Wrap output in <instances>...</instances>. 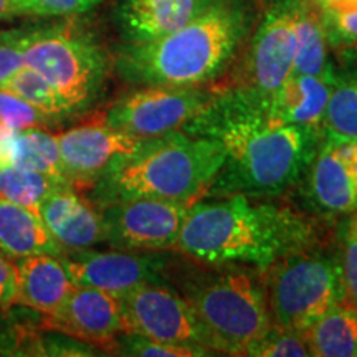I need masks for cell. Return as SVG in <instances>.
I'll return each instance as SVG.
<instances>
[{
	"label": "cell",
	"instance_id": "1",
	"mask_svg": "<svg viewBox=\"0 0 357 357\" xmlns=\"http://www.w3.org/2000/svg\"><path fill=\"white\" fill-rule=\"evenodd\" d=\"M220 142L225 160L207 195H275L307 171L323 132L275 121L255 93L213 98L189 124Z\"/></svg>",
	"mask_w": 357,
	"mask_h": 357
},
{
	"label": "cell",
	"instance_id": "2",
	"mask_svg": "<svg viewBox=\"0 0 357 357\" xmlns=\"http://www.w3.org/2000/svg\"><path fill=\"white\" fill-rule=\"evenodd\" d=\"M310 238V225L288 207L231 194L192 205L174 248L200 263L263 271L278 258L306 248Z\"/></svg>",
	"mask_w": 357,
	"mask_h": 357
},
{
	"label": "cell",
	"instance_id": "3",
	"mask_svg": "<svg viewBox=\"0 0 357 357\" xmlns=\"http://www.w3.org/2000/svg\"><path fill=\"white\" fill-rule=\"evenodd\" d=\"M223 160V147L213 137L174 131L114 160L101 174L100 195L106 204L147 197L194 205L208 194Z\"/></svg>",
	"mask_w": 357,
	"mask_h": 357
},
{
	"label": "cell",
	"instance_id": "4",
	"mask_svg": "<svg viewBox=\"0 0 357 357\" xmlns=\"http://www.w3.org/2000/svg\"><path fill=\"white\" fill-rule=\"evenodd\" d=\"M243 32V13L217 2L176 32L132 42L121 58V70L142 84L197 88L229 63Z\"/></svg>",
	"mask_w": 357,
	"mask_h": 357
},
{
	"label": "cell",
	"instance_id": "5",
	"mask_svg": "<svg viewBox=\"0 0 357 357\" xmlns=\"http://www.w3.org/2000/svg\"><path fill=\"white\" fill-rule=\"evenodd\" d=\"M257 270L231 265L229 270L189 280L182 288L211 351L250 356L271 329L263 273H255Z\"/></svg>",
	"mask_w": 357,
	"mask_h": 357
},
{
	"label": "cell",
	"instance_id": "6",
	"mask_svg": "<svg viewBox=\"0 0 357 357\" xmlns=\"http://www.w3.org/2000/svg\"><path fill=\"white\" fill-rule=\"evenodd\" d=\"M263 271L273 328L305 334L334 305L344 301L339 260L323 252L298 250Z\"/></svg>",
	"mask_w": 357,
	"mask_h": 357
},
{
	"label": "cell",
	"instance_id": "7",
	"mask_svg": "<svg viewBox=\"0 0 357 357\" xmlns=\"http://www.w3.org/2000/svg\"><path fill=\"white\" fill-rule=\"evenodd\" d=\"M24 63L52 84L70 111L91 100L106 70L100 48L70 26L30 30Z\"/></svg>",
	"mask_w": 357,
	"mask_h": 357
},
{
	"label": "cell",
	"instance_id": "8",
	"mask_svg": "<svg viewBox=\"0 0 357 357\" xmlns=\"http://www.w3.org/2000/svg\"><path fill=\"white\" fill-rule=\"evenodd\" d=\"M212 100L199 88L146 84L116 101L106 111L105 123L136 139H154L189 126Z\"/></svg>",
	"mask_w": 357,
	"mask_h": 357
},
{
	"label": "cell",
	"instance_id": "9",
	"mask_svg": "<svg viewBox=\"0 0 357 357\" xmlns=\"http://www.w3.org/2000/svg\"><path fill=\"white\" fill-rule=\"evenodd\" d=\"M192 205L160 199H126L106 204L101 212L106 242L132 252L174 248Z\"/></svg>",
	"mask_w": 357,
	"mask_h": 357
},
{
	"label": "cell",
	"instance_id": "10",
	"mask_svg": "<svg viewBox=\"0 0 357 357\" xmlns=\"http://www.w3.org/2000/svg\"><path fill=\"white\" fill-rule=\"evenodd\" d=\"M123 333L174 344L205 346L202 329L182 294L162 283H144L119 296ZM208 349V347H207Z\"/></svg>",
	"mask_w": 357,
	"mask_h": 357
},
{
	"label": "cell",
	"instance_id": "11",
	"mask_svg": "<svg viewBox=\"0 0 357 357\" xmlns=\"http://www.w3.org/2000/svg\"><path fill=\"white\" fill-rule=\"evenodd\" d=\"M55 136L65 176L78 187L100 178L114 160L134 154L144 142L108 126L105 114Z\"/></svg>",
	"mask_w": 357,
	"mask_h": 357
},
{
	"label": "cell",
	"instance_id": "12",
	"mask_svg": "<svg viewBox=\"0 0 357 357\" xmlns=\"http://www.w3.org/2000/svg\"><path fill=\"white\" fill-rule=\"evenodd\" d=\"M61 261L75 284L102 289L116 296L144 283H162V263L149 253L132 250L89 252L86 248L73 250Z\"/></svg>",
	"mask_w": 357,
	"mask_h": 357
},
{
	"label": "cell",
	"instance_id": "13",
	"mask_svg": "<svg viewBox=\"0 0 357 357\" xmlns=\"http://www.w3.org/2000/svg\"><path fill=\"white\" fill-rule=\"evenodd\" d=\"M294 2L275 7L258 26L250 52L252 93L268 98L294 75Z\"/></svg>",
	"mask_w": 357,
	"mask_h": 357
},
{
	"label": "cell",
	"instance_id": "14",
	"mask_svg": "<svg viewBox=\"0 0 357 357\" xmlns=\"http://www.w3.org/2000/svg\"><path fill=\"white\" fill-rule=\"evenodd\" d=\"M47 323L68 336L114 349L116 337L123 333L121 301L113 293L75 284L63 306L48 316Z\"/></svg>",
	"mask_w": 357,
	"mask_h": 357
},
{
	"label": "cell",
	"instance_id": "15",
	"mask_svg": "<svg viewBox=\"0 0 357 357\" xmlns=\"http://www.w3.org/2000/svg\"><path fill=\"white\" fill-rule=\"evenodd\" d=\"M310 197L328 213L357 212V141L329 139L310 164Z\"/></svg>",
	"mask_w": 357,
	"mask_h": 357
},
{
	"label": "cell",
	"instance_id": "16",
	"mask_svg": "<svg viewBox=\"0 0 357 357\" xmlns=\"http://www.w3.org/2000/svg\"><path fill=\"white\" fill-rule=\"evenodd\" d=\"M38 215L61 248L86 250L106 242L102 215L73 190V185H60L40 204Z\"/></svg>",
	"mask_w": 357,
	"mask_h": 357
},
{
	"label": "cell",
	"instance_id": "17",
	"mask_svg": "<svg viewBox=\"0 0 357 357\" xmlns=\"http://www.w3.org/2000/svg\"><path fill=\"white\" fill-rule=\"evenodd\" d=\"M334 84V75H293L273 95L260 98L275 121L323 132L326 108Z\"/></svg>",
	"mask_w": 357,
	"mask_h": 357
},
{
	"label": "cell",
	"instance_id": "18",
	"mask_svg": "<svg viewBox=\"0 0 357 357\" xmlns=\"http://www.w3.org/2000/svg\"><path fill=\"white\" fill-rule=\"evenodd\" d=\"M217 0H126L121 19L132 42L169 35L215 6Z\"/></svg>",
	"mask_w": 357,
	"mask_h": 357
},
{
	"label": "cell",
	"instance_id": "19",
	"mask_svg": "<svg viewBox=\"0 0 357 357\" xmlns=\"http://www.w3.org/2000/svg\"><path fill=\"white\" fill-rule=\"evenodd\" d=\"M17 300L32 310L52 316L63 306L75 283L63 261L53 255H32L17 263Z\"/></svg>",
	"mask_w": 357,
	"mask_h": 357
},
{
	"label": "cell",
	"instance_id": "20",
	"mask_svg": "<svg viewBox=\"0 0 357 357\" xmlns=\"http://www.w3.org/2000/svg\"><path fill=\"white\" fill-rule=\"evenodd\" d=\"M0 166L43 172L63 184H70L61 164L56 136L43 128L7 129L0 126Z\"/></svg>",
	"mask_w": 357,
	"mask_h": 357
},
{
	"label": "cell",
	"instance_id": "21",
	"mask_svg": "<svg viewBox=\"0 0 357 357\" xmlns=\"http://www.w3.org/2000/svg\"><path fill=\"white\" fill-rule=\"evenodd\" d=\"M0 252L8 258L63 255L37 212L0 197Z\"/></svg>",
	"mask_w": 357,
	"mask_h": 357
},
{
	"label": "cell",
	"instance_id": "22",
	"mask_svg": "<svg viewBox=\"0 0 357 357\" xmlns=\"http://www.w3.org/2000/svg\"><path fill=\"white\" fill-rule=\"evenodd\" d=\"M296 58L294 75H333L328 58V32L324 13L310 2H294Z\"/></svg>",
	"mask_w": 357,
	"mask_h": 357
},
{
	"label": "cell",
	"instance_id": "23",
	"mask_svg": "<svg viewBox=\"0 0 357 357\" xmlns=\"http://www.w3.org/2000/svg\"><path fill=\"white\" fill-rule=\"evenodd\" d=\"M314 357H357V310L349 303L334 305L305 333Z\"/></svg>",
	"mask_w": 357,
	"mask_h": 357
},
{
	"label": "cell",
	"instance_id": "24",
	"mask_svg": "<svg viewBox=\"0 0 357 357\" xmlns=\"http://www.w3.org/2000/svg\"><path fill=\"white\" fill-rule=\"evenodd\" d=\"M60 185H70L43 172L29 169L0 166V197L37 212L50 192Z\"/></svg>",
	"mask_w": 357,
	"mask_h": 357
},
{
	"label": "cell",
	"instance_id": "25",
	"mask_svg": "<svg viewBox=\"0 0 357 357\" xmlns=\"http://www.w3.org/2000/svg\"><path fill=\"white\" fill-rule=\"evenodd\" d=\"M323 134L329 139L357 141V77L336 79L326 108Z\"/></svg>",
	"mask_w": 357,
	"mask_h": 357
},
{
	"label": "cell",
	"instance_id": "26",
	"mask_svg": "<svg viewBox=\"0 0 357 357\" xmlns=\"http://www.w3.org/2000/svg\"><path fill=\"white\" fill-rule=\"evenodd\" d=\"M2 88L8 89V91L22 98L24 101L53 116L70 113L68 106L65 105V101L53 89L52 84L42 75H38L37 71H33L25 65L15 75H12Z\"/></svg>",
	"mask_w": 357,
	"mask_h": 357
},
{
	"label": "cell",
	"instance_id": "27",
	"mask_svg": "<svg viewBox=\"0 0 357 357\" xmlns=\"http://www.w3.org/2000/svg\"><path fill=\"white\" fill-rule=\"evenodd\" d=\"M114 349H121L128 356H151V357H199L211 356V349L194 344H174L149 339L139 334L121 333L116 337Z\"/></svg>",
	"mask_w": 357,
	"mask_h": 357
},
{
	"label": "cell",
	"instance_id": "28",
	"mask_svg": "<svg viewBox=\"0 0 357 357\" xmlns=\"http://www.w3.org/2000/svg\"><path fill=\"white\" fill-rule=\"evenodd\" d=\"M53 116L19 98L6 88H0V126L7 129L45 128Z\"/></svg>",
	"mask_w": 357,
	"mask_h": 357
},
{
	"label": "cell",
	"instance_id": "29",
	"mask_svg": "<svg viewBox=\"0 0 357 357\" xmlns=\"http://www.w3.org/2000/svg\"><path fill=\"white\" fill-rule=\"evenodd\" d=\"M344 301L357 310V212H352L341 230V253H339Z\"/></svg>",
	"mask_w": 357,
	"mask_h": 357
},
{
	"label": "cell",
	"instance_id": "30",
	"mask_svg": "<svg viewBox=\"0 0 357 357\" xmlns=\"http://www.w3.org/2000/svg\"><path fill=\"white\" fill-rule=\"evenodd\" d=\"M250 356L257 357H306L311 356L310 344L303 333L287 331L271 326L258 344L250 351Z\"/></svg>",
	"mask_w": 357,
	"mask_h": 357
},
{
	"label": "cell",
	"instance_id": "31",
	"mask_svg": "<svg viewBox=\"0 0 357 357\" xmlns=\"http://www.w3.org/2000/svg\"><path fill=\"white\" fill-rule=\"evenodd\" d=\"M30 29L0 33V88L24 66V48Z\"/></svg>",
	"mask_w": 357,
	"mask_h": 357
},
{
	"label": "cell",
	"instance_id": "32",
	"mask_svg": "<svg viewBox=\"0 0 357 357\" xmlns=\"http://www.w3.org/2000/svg\"><path fill=\"white\" fill-rule=\"evenodd\" d=\"M98 2L100 0H17V15L19 13L42 17L75 15V13L86 12Z\"/></svg>",
	"mask_w": 357,
	"mask_h": 357
},
{
	"label": "cell",
	"instance_id": "33",
	"mask_svg": "<svg viewBox=\"0 0 357 357\" xmlns=\"http://www.w3.org/2000/svg\"><path fill=\"white\" fill-rule=\"evenodd\" d=\"M324 25L329 43L357 47V10L346 13L324 12Z\"/></svg>",
	"mask_w": 357,
	"mask_h": 357
},
{
	"label": "cell",
	"instance_id": "34",
	"mask_svg": "<svg viewBox=\"0 0 357 357\" xmlns=\"http://www.w3.org/2000/svg\"><path fill=\"white\" fill-rule=\"evenodd\" d=\"M17 265L0 252V306L7 307L17 300Z\"/></svg>",
	"mask_w": 357,
	"mask_h": 357
},
{
	"label": "cell",
	"instance_id": "35",
	"mask_svg": "<svg viewBox=\"0 0 357 357\" xmlns=\"http://www.w3.org/2000/svg\"><path fill=\"white\" fill-rule=\"evenodd\" d=\"M318 6L324 8V12L346 13L357 10V0H314Z\"/></svg>",
	"mask_w": 357,
	"mask_h": 357
},
{
	"label": "cell",
	"instance_id": "36",
	"mask_svg": "<svg viewBox=\"0 0 357 357\" xmlns=\"http://www.w3.org/2000/svg\"><path fill=\"white\" fill-rule=\"evenodd\" d=\"M17 15V0H0V17Z\"/></svg>",
	"mask_w": 357,
	"mask_h": 357
}]
</instances>
